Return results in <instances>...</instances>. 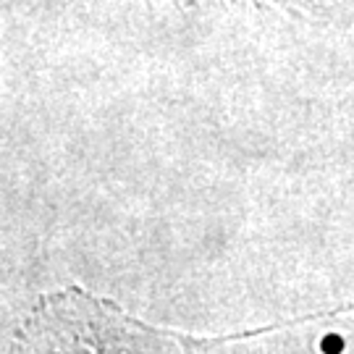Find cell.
<instances>
[{
	"mask_svg": "<svg viewBox=\"0 0 354 354\" xmlns=\"http://www.w3.org/2000/svg\"><path fill=\"white\" fill-rule=\"evenodd\" d=\"M221 342L152 328L108 299L66 289L39 297L8 354H203Z\"/></svg>",
	"mask_w": 354,
	"mask_h": 354,
	"instance_id": "6da1fadb",
	"label": "cell"
},
{
	"mask_svg": "<svg viewBox=\"0 0 354 354\" xmlns=\"http://www.w3.org/2000/svg\"><path fill=\"white\" fill-rule=\"evenodd\" d=\"M279 3H283L286 8H299L304 13H323L344 3V0H279Z\"/></svg>",
	"mask_w": 354,
	"mask_h": 354,
	"instance_id": "7a4b0ae2",
	"label": "cell"
}]
</instances>
